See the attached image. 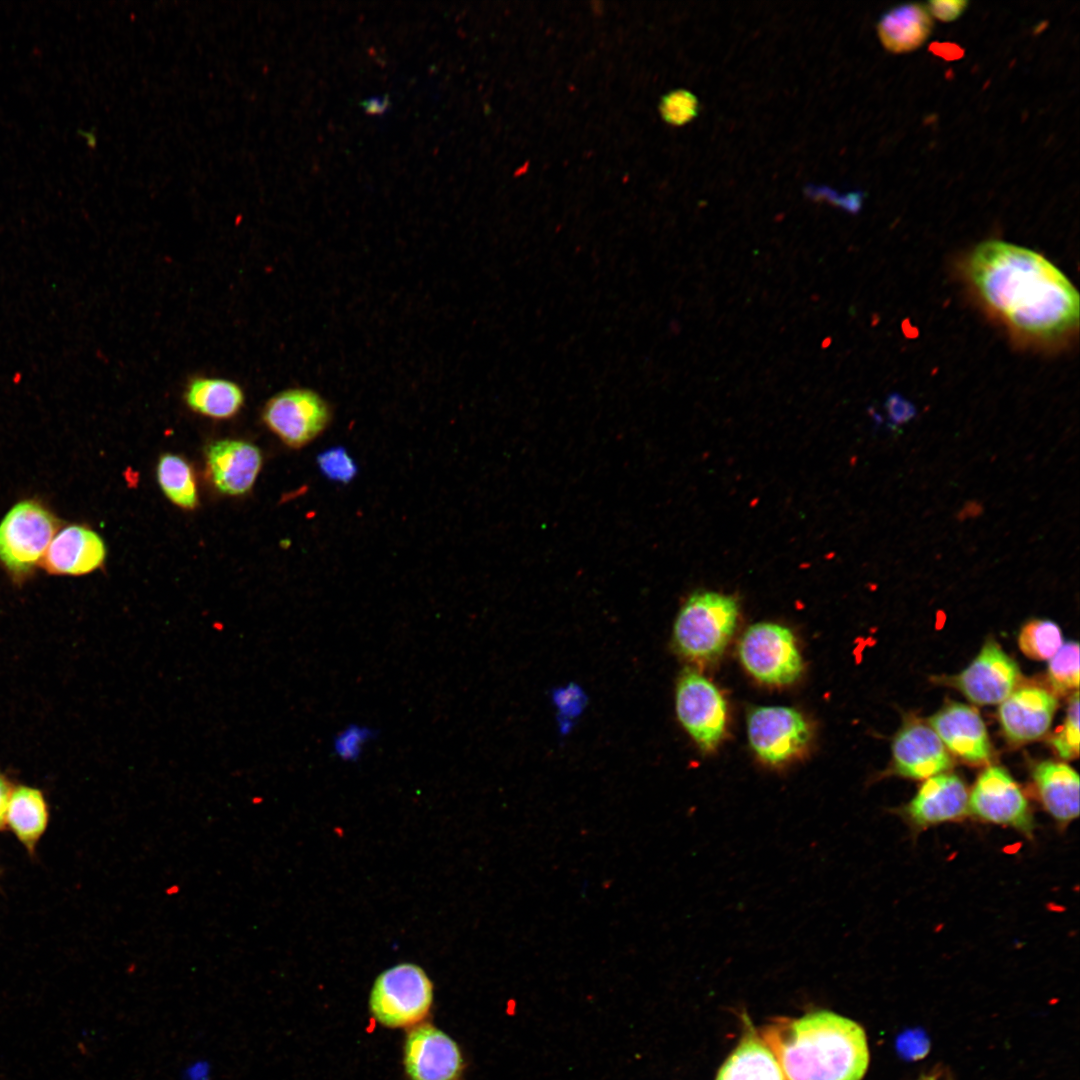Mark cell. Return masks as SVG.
I'll return each instance as SVG.
<instances>
[{
  "label": "cell",
  "mask_w": 1080,
  "mask_h": 1080,
  "mask_svg": "<svg viewBox=\"0 0 1080 1080\" xmlns=\"http://www.w3.org/2000/svg\"><path fill=\"white\" fill-rule=\"evenodd\" d=\"M963 272L985 308L1017 337L1055 344L1076 331L1079 294L1041 254L988 240L970 251Z\"/></svg>",
  "instance_id": "obj_1"
},
{
  "label": "cell",
  "mask_w": 1080,
  "mask_h": 1080,
  "mask_svg": "<svg viewBox=\"0 0 1080 1080\" xmlns=\"http://www.w3.org/2000/svg\"><path fill=\"white\" fill-rule=\"evenodd\" d=\"M788 1080H861L869 1065L864 1029L829 1010L793 1020L779 1044Z\"/></svg>",
  "instance_id": "obj_2"
},
{
  "label": "cell",
  "mask_w": 1080,
  "mask_h": 1080,
  "mask_svg": "<svg viewBox=\"0 0 1080 1080\" xmlns=\"http://www.w3.org/2000/svg\"><path fill=\"white\" fill-rule=\"evenodd\" d=\"M737 601L717 592H696L682 605L673 627V646L685 659L708 664L729 643L738 619Z\"/></svg>",
  "instance_id": "obj_3"
},
{
  "label": "cell",
  "mask_w": 1080,
  "mask_h": 1080,
  "mask_svg": "<svg viewBox=\"0 0 1080 1080\" xmlns=\"http://www.w3.org/2000/svg\"><path fill=\"white\" fill-rule=\"evenodd\" d=\"M60 526L52 511L35 499L22 500L5 514L0 522V564L15 583H23L40 566Z\"/></svg>",
  "instance_id": "obj_4"
},
{
  "label": "cell",
  "mask_w": 1080,
  "mask_h": 1080,
  "mask_svg": "<svg viewBox=\"0 0 1080 1080\" xmlns=\"http://www.w3.org/2000/svg\"><path fill=\"white\" fill-rule=\"evenodd\" d=\"M433 1002V984L414 963H399L376 978L369 996L373 1017L390 1028L407 1027L423 1020Z\"/></svg>",
  "instance_id": "obj_5"
},
{
  "label": "cell",
  "mask_w": 1080,
  "mask_h": 1080,
  "mask_svg": "<svg viewBox=\"0 0 1080 1080\" xmlns=\"http://www.w3.org/2000/svg\"><path fill=\"white\" fill-rule=\"evenodd\" d=\"M738 654L744 668L755 679L769 685L791 684L803 670L793 633L776 623L751 625L739 641Z\"/></svg>",
  "instance_id": "obj_6"
},
{
  "label": "cell",
  "mask_w": 1080,
  "mask_h": 1080,
  "mask_svg": "<svg viewBox=\"0 0 1080 1080\" xmlns=\"http://www.w3.org/2000/svg\"><path fill=\"white\" fill-rule=\"evenodd\" d=\"M676 714L682 727L704 752L714 750L726 727V702L717 687L699 672L685 669L677 681Z\"/></svg>",
  "instance_id": "obj_7"
},
{
  "label": "cell",
  "mask_w": 1080,
  "mask_h": 1080,
  "mask_svg": "<svg viewBox=\"0 0 1080 1080\" xmlns=\"http://www.w3.org/2000/svg\"><path fill=\"white\" fill-rule=\"evenodd\" d=\"M747 735L761 761L779 766L807 748L811 730L803 715L794 708L760 706L747 714Z\"/></svg>",
  "instance_id": "obj_8"
},
{
  "label": "cell",
  "mask_w": 1080,
  "mask_h": 1080,
  "mask_svg": "<svg viewBox=\"0 0 1080 1080\" xmlns=\"http://www.w3.org/2000/svg\"><path fill=\"white\" fill-rule=\"evenodd\" d=\"M262 416L282 442L292 448H301L327 428L332 412L327 401L316 391L292 388L269 399Z\"/></svg>",
  "instance_id": "obj_9"
},
{
  "label": "cell",
  "mask_w": 1080,
  "mask_h": 1080,
  "mask_svg": "<svg viewBox=\"0 0 1080 1080\" xmlns=\"http://www.w3.org/2000/svg\"><path fill=\"white\" fill-rule=\"evenodd\" d=\"M969 811L981 821L1010 827L1032 838L1034 819L1029 802L1011 775L991 766L977 778L969 794Z\"/></svg>",
  "instance_id": "obj_10"
},
{
  "label": "cell",
  "mask_w": 1080,
  "mask_h": 1080,
  "mask_svg": "<svg viewBox=\"0 0 1080 1080\" xmlns=\"http://www.w3.org/2000/svg\"><path fill=\"white\" fill-rule=\"evenodd\" d=\"M1020 678L1017 663L998 643L988 640L970 665L950 682L972 703L995 705L1016 689Z\"/></svg>",
  "instance_id": "obj_11"
},
{
  "label": "cell",
  "mask_w": 1080,
  "mask_h": 1080,
  "mask_svg": "<svg viewBox=\"0 0 1080 1080\" xmlns=\"http://www.w3.org/2000/svg\"><path fill=\"white\" fill-rule=\"evenodd\" d=\"M404 1067L410 1080H459L464 1060L451 1037L433 1025L421 1024L406 1037Z\"/></svg>",
  "instance_id": "obj_12"
},
{
  "label": "cell",
  "mask_w": 1080,
  "mask_h": 1080,
  "mask_svg": "<svg viewBox=\"0 0 1080 1080\" xmlns=\"http://www.w3.org/2000/svg\"><path fill=\"white\" fill-rule=\"evenodd\" d=\"M893 769L903 777L922 780L943 773L952 764L948 750L934 730L909 722L892 743Z\"/></svg>",
  "instance_id": "obj_13"
},
{
  "label": "cell",
  "mask_w": 1080,
  "mask_h": 1080,
  "mask_svg": "<svg viewBox=\"0 0 1080 1080\" xmlns=\"http://www.w3.org/2000/svg\"><path fill=\"white\" fill-rule=\"evenodd\" d=\"M968 804L965 783L955 774L941 773L925 780L904 815L914 827L924 829L961 819L969 811Z\"/></svg>",
  "instance_id": "obj_14"
},
{
  "label": "cell",
  "mask_w": 1080,
  "mask_h": 1080,
  "mask_svg": "<svg viewBox=\"0 0 1080 1080\" xmlns=\"http://www.w3.org/2000/svg\"><path fill=\"white\" fill-rule=\"evenodd\" d=\"M928 722L944 746L963 760L983 764L989 761L991 746L985 724L976 709L950 703L932 715Z\"/></svg>",
  "instance_id": "obj_15"
},
{
  "label": "cell",
  "mask_w": 1080,
  "mask_h": 1080,
  "mask_svg": "<svg viewBox=\"0 0 1080 1080\" xmlns=\"http://www.w3.org/2000/svg\"><path fill=\"white\" fill-rule=\"evenodd\" d=\"M105 557L103 539L88 527L72 524L55 534L40 566L51 575L80 576L100 568Z\"/></svg>",
  "instance_id": "obj_16"
},
{
  "label": "cell",
  "mask_w": 1080,
  "mask_h": 1080,
  "mask_svg": "<svg viewBox=\"0 0 1080 1080\" xmlns=\"http://www.w3.org/2000/svg\"><path fill=\"white\" fill-rule=\"evenodd\" d=\"M999 707V720L1005 735L1013 742H1029L1049 730L1058 702L1044 688L1024 686L1015 689Z\"/></svg>",
  "instance_id": "obj_17"
},
{
  "label": "cell",
  "mask_w": 1080,
  "mask_h": 1080,
  "mask_svg": "<svg viewBox=\"0 0 1080 1080\" xmlns=\"http://www.w3.org/2000/svg\"><path fill=\"white\" fill-rule=\"evenodd\" d=\"M210 478L227 495H242L253 486L262 465L260 450L239 440L212 443L206 453Z\"/></svg>",
  "instance_id": "obj_18"
},
{
  "label": "cell",
  "mask_w": 1080,
  "mask_h": 1080,
  "mask_svg": "<svg viewBox=\"0 0 1080 1080\" xmlns=\"http://www.w3.org/2000/svg\"><path fill=\"white\" fill-rule=\"evenodd\" d=\"M1033 780L1044 808L1059 825L1079 816V775L1072 767L1044 761L1035 767Z\"/></svg>",
  "instance_id": "obj_19"
},
{
  "label": "cell",
  "mask_w": 1080,
  "mask_h": 1080,
  "mask_svg": "<svg viewBox=\"0 0 1080 1080\" xmlns=\"http://www.w3.org/2000/svg\"><path fill=\"white\" fill-rule=\"evenodd\" d=\"M933 29L927 8L907 3L884 13L877 24L882 45L892 53H907L922 46Z\"/></svg>",
  "instance_id": "obj_20"
},
{
  "label": "cell",
  "mask_w": 1080,
  "mask_h": 1080,
  "mask_svg": "<svg viewBox=\"0 0 1080 1080\" xmlns=\"http://www.w3.org/2000/svg\"><path fill=\"white\" fill-rule=\"evenodd\" d=\"M49 806L44 793L32 786L13 788L6 814V827L30 856L35 855L39 840L49 823Z\"/></svg>",
  "instance_id": "obj_21"
},
{
  "label": "cell",
  "mask_w": 1080,
  "mask_h": 1080,
  "mask_svg": "<svg viewBox=\"0 0 1080 1080\" xmlns=\"http://www.w3.org/2000/svg\"><path fill=\"white\" fill-rule=\"evenodd\" d=\"M715 1080H786L779 1061L754 1031H747Z\"/></svg>",
  "instance_id": "obj_22"
},
{
  "label": "cell",
  "mask_w": 1080,
  "mask_h": 1080,
  "mask_svg": "<svg viewBox=\"0 0 1080 1080\" xmlns=\"http://www.w3.org/2000/svg\"><path fill=\"white\" fill-rule=\"evenodd\" d=\"M185 401L194 411L217 419L235 415L244 395L234 382L221 378H195L187 386Z\"/></svg>",
  "instance_id": "obj_23"
},
{
  "label": "cell",
  "mask_w": 1080,
  "mask_h": 1080,
  "mask_svg": "<svg viewBox=\"0 0 1080 1080\" xmlns=\"http://www.w3.org/2000/svg\"><path fill=\"white\" fill-rule=\"evenodd\" d=\"M157 479L164 494L176 505L193 509L198 503L194 475L180 456L163 455L157 466Z\"/></svg>",
  "instance_id": "obj_24"
},
{
  "label": "cell",
  "mask_w": 1080,
  "mask_h": 1080,
  "mask_svg": "<svg viewBox=\"0 0 1080 1080\" xmlns=\"http://www.w3.org/2000/svg\"><path fill=\"white\" fill-rule=\"evenodd\" d=\"M1062 644L1061 629L1051 620H1030L1022 626L1018 635L1020 650L1034 660L1050 659Z\"/></svg>",
  "instance_id": "obj_25"
},
{
  "label": "cell",
  "mask_w": 1080,
  "mask_h": 1080,
  "mask_svg": "<svg viewBox=\"0 0 1080 1080\" xmlns=\"http://www.w3.org/2000/svg\"><path fill=\"white\" fill-rule=\"evenodd\" d=\"M1048 679L1059 693H1067L1079 687V644L1069 641L1049 659Z\"/></svg>",
  "instance_id": "obj_26"
},
{
  "label": "cell",
  "mask_w": 1080,
  "mask_h": 1080,
  "mask_svg": "<svg viewBox=\"0 0 1080 1080\" xmlns=\"http://www.w3.org/2000/svg\"><path fill=\"white\" fill-rule=\"evenodd\" d=\"M699 101L691 91L678 88L664 94L658 110L663 121L671 126H683L695 119L699 113Z\"/></svg>",
  "instance_id": "obj_27"
},
{
  "label": "cell",
  "mask_w": 1080,
  "mask_h": 1080,
  "mask_svg": "<svg viewBox=\"0 0 1080 1080\" xmlns=\"http://www.w3.org/2000/svg\"><path fill=\"white\" fill-rule=\"evenodd\" d=\"M377 736L376 731L366 725L350 723L343 727L332 739V752L342 761L358 760L365 748Z\"/></svg>",
  "instance_id": "obj_28"
},
{
  "label": "cell",
  "mask_w": 1080,
  "mask_h": 1080,
  "mask_svg": "<svg viewBox=\"0 0 1080 1080\" xmlns=\"http://www.w3.org/2000/svg\"><path fill=\"white\" fill-rule=\"evenodd\" d=\"M1079 693L1070 698L1065 721L1051 738V744L1062 759H1075L1079 755Z\"/></svg>",
  "instance_id": "obj_29"
},
{
  "label": "cell",
  "mask_w": 1080,
  "mask_h": 1080,
  "mask_svg": "<svg viewBox=\"0 0 1080 1080\" xmlns=\"http://www.w3.org/2000/svg\"><path fill=\"white\" fill-rule=\"evenodd\" d=\"M321 473L328 479L342 484L349 483L357 475L358 467L343 447H332L317 456Z\"/></svg>",
  "instance_id": "obj_30"
},
{
  "label": "cell",
  "mask_w": 1080,
  "mask_h": 1080,
  "mask_svg": "<svg viewBox=\"0 0 1080 1080\" xmlns=\"http://www.w3.org/2000/svg\"><path fill=\"white\" fill-rule=\"evenodd\" d=\"M553 702L559 712L560 728L567 731L573 719L584 709L586 697L581 688L570 684L554 691Z\"/></svg>",
  "instance_id": "obj_31"
},
{
  "label": "cell",
  "mask_w": 1080,
  "mask_h": 1080,
  "mask_svg": "<svg viewBox=\"0 0 1080 1080\" xmlns=\"http://www.w3.org/2000/svg\"><path fill=\"white\" fill-rule=\"evenodd\" d=\"M808 195L815 199H826L828 202L840 206L848 212L856 213L861 208L864 194L861 192H852L844 196H839L835 192L826 191L825 188H815L813 191L808 190Z\"/></svg>",
  "instance_id": "obj_32"
},
{
  "label": "cell",
  "mask_w": 1080,
  "mask_h": 1080,
  "mask_svg": "<svg viewBox=\"0 0 1080 1080\" xmlns=\"http://www.w3.org/2000/svg\"><path fill=\"white\" fill-rule=\"evenodd\" d=\"M967 6L968 2L963 0H932L926 8L938 20L951 22L959 18Z\"/></svg>",
  "instance_id": "obj_33"
},
{
  "label": "cell",
  "mask_w": 1080,
  "mask_h": 1080,
  "mask_svg": "<svg viewBox=\"0 0 1080 1080\" xmlns=\"http://www.w3.org/2000/svg\"><path fill=\"white\" fill-rule=\"evenodd\" d=\"M886 408L893 425L906 423L916 414L914 406L898 395H892L888 398Z\"/></svg>",
  "instance_id": "obj_34"
},
{
  "label": "cell",
  "mask_w": 1080,
  "mask_h": 1080,
  "mask_svg": "<svg viewBox=\"0 0 1080 1080\" xmlns=\"http://www.w3.org/2000/svg\"><path fill=\"white\" fill-rule=\"evenodd\" d=\"M182 1080H211V1065L198 1059L188 1063L182 1071Z\"/></svg>",
  "instance_id": "obj_35"
},
{
  "label": "cell",
  "mask_w": 1080,
  "mask_h": 1080,
  "mask_svg": "<svg viewBox=\"0 0 1080 1080\" xmlns=\"http://www.w3.org/2000/svg\"><path fill=\"white\" fill-rule=\"evenodd\" d=\"M13 788L9 778L0 773V831L6 827V814Z\"/></svg>",
  "instance_id": "obj_36"
},
{
  "label": "cell",
  "mask_w": 1080,
  "mask_h": 1080,
  "mask_svg": "<svg viewBox=\"0 0 1080 1080\" xmlns=\"http://www.w3.org/2000/svg\"><path fill=\"white\" fill-rule=\"evenodd\" d=\"M930 50L946 60L958 59L963 55L962 49L952 43H933Z\"/></svg>",
  "instance_id": "obj_37"
},
{
  "label": "cell",
  "mask_w": 1080,
  "mask_h": 1080,
  "mask_svg": "<svg viewBox=\"0 0 1080 1080\" xmlns=\"http://www.w3.org/2000/svg\"><path fill=\"white\" fill-rule=\"evenodd\" d=\"M388 102L386 99L373 98L367 101L365 105L366 110L370 113H381L387 107Z\"/></svg>",
  "instance_id": "obj_38"
},
{
  "label": "cell",
  "mask_w": 1080,
  "mask_h": 1080,
  "mask_svg": "<svg viewBox=\"0 0 1080 1080\" xmlns=\"http://www.w3.org/2000/svg\"><path fill=\"white\" fill-rule=\"evenodd\" d=\"M920 1080H938L935 1076H924Z\"/></svg>",
  "instance_id": "obj_39"
}]
</instances>
